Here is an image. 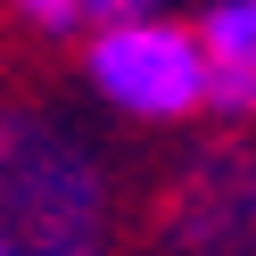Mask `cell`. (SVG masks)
I'll return each instance as SVG.
<instances>
[{
  "mask_svg": "<svg viewBox=\"0 0 256 256\" xmlns=\"http://www.w3.org/2000/svg\"><path fill=\"white\" fill-rule=\"evenodd\" d=\"M108 174L66 124L0 116V256H108Z\"/></svg>",
  "mask_w": 256,
  "mask_h": 256,
  "instance_id": "1",
  "label": "cell"
},
{
  "mask_svg": "<svg viewBox=\"0 0 256 256\" xmlns=\"http://www.w3.org/2000/svg\"><path fill=\"white\" fill-rule=\"evenodd\" d=\"M91 91L132 124H190L206 116V58L198 34L157 17H124V25H91Z\"/></svg>",
  "mask_w": 256,
  "mask_h": 256,
  "instance_id": "2",
  "label": "cell"
},
{
  "mask_svg": "<svg viewBox=\"0 0 256 256\" xmlns=\"http://www.w3.org/2000/svg\"><path fill=\"white\" fill-rule=\"evenodd\" d=\"M248 215H256L248 166L223 149V157H198V166L182 174L174 215H166V240L182 256H248Z\"/></svg>",
  "mask_w": 256,
  "mask_h": 256,
  "instance_id": "3",
  "label": "cell"
},
{
  "mask_svg": "<svg viewBox=\"0 0 256 256\" xmlns=\"http://www.w3.org/2000/svg\"><path fill=\"white\" fill-rule=\"evenodd\" d=\"M190 34H198V58H206V108L248 116V100H256V0H206V17Z\"/></svg>",
  "mask_w": 256,
  "mask_h": 256,
  "instance_id": "4",
  "label": "cell"
},
{
  "mask_svg": "<svg viewBox=\"0 0 256 256\" xmlns=\"http://www.w3.org/2000/svg\"><path fill=\"white\" fill-rule=\"evenodd\" d=\"M25 25H42V34H74L83 25V0H8Z\"/></svg>",
  "mask_w": 256,
  "mask_h": 256,
  "instance_id": "5",
  "label": "cell"
},
{
  "mask_svg": "<svg viewBox=\"0 0 256 256\" xmlns=\"http://www.w3.org/2000/svg\"><path fill=\"white\" fill-rule=\"evenodd\" d=\"M166 0H83V25H124V17H157Z\"/></svg>",
  "mask_w": 256,
  "mask_h": 256,
  "instance_id": "6",
  "label": "cell"
}]
</instances>
